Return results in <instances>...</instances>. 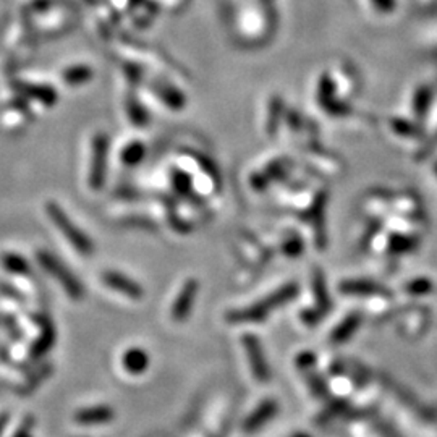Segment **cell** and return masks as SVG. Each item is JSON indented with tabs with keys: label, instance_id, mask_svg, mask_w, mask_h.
Wrapping results in <instances>:
<instances>
[{
	"label": "cell",
	"instance_id": "obj_3",
	"mask_svg": "<svg viewBox=\"0 0 437 437\" xmlns=\"http://www.w3.org/2000/svg\"><path fill=\"white\" fill-rule=\"evenodd\" d=\"M100 279L109 289L118 291V293L128 296L132 300H141V296L144 295L143 289L135 280L128 279L127 275L120 273H115V270H105Z\"/></svg>",
	"mask_w": 437,
	"mask_h": 437
},
{
	"label": "cell",
	"instance_id": "obj_4",
	"mask_svg": "<svg viewBox=\"0 0 437 437\" xmlns=\"http://www.w3.org/2000/svg\"><path fill=\"white\" fill-rule=\"evenodd\" d=\"M75 420L79 424H104L114 420V411L110 406L98 405V406H88V408L79 410L75 415Z\"/></svg>",
	"mask_w": 437,
	"mask_h": 437
},
{
	"label": "cell",
	"instance_id": "obj_10",
	"mask_svg": "<svg viewBox=\"0 0 437 437\" xmlns=\"http://www.w3.org/2000/svg\"><path fill=\"white\" fill-rule=\"evenodd\" d=\"M8 413H0V436H2V433L5 431V426H7L8 423Z\"/></svg>",
	"mask_w": 437,
	"mask_h": 437
},
{
	"label": "cell",
	"instance_id": "obj_1",
	"mask_svg": "<svg viewBox=\"0 0 437 437\" xmlns=\"http://www.w3.org/2000/svg\"><path fill=\"white\" fill-rule=\"evenodd\" d=\"M46 213L49 215V219L55 224V227L62 232L63 237L68 240V243L72 245L78 253H82L83 256H89L94 253L93 240H89L88 235L84 233L82 229L77 227V225L72 222V219H70L57 204L47 203Z\"/></svg>",
	"mask_w": 437,
	"mask_h": 437
},
{
	"label": "cell",
	"instance_id": "obj_9",
	"mask_svg": "<svg viewBox=\"0 0 437 437\" xmlns=\"http://www.w3.org/2000/svg\"><path fill=\"white\" fill-rule=\"evenodd\" d=\"M46 337H47V344H50V342L54 340V330H50V332H47L46 334ZM33 353L36 355V356H39V355H43L44 353V345H43V342H39V344H36L33 346Z\"/></svg>",
	"mask_w": 437,
	"mask_h": 437
},
{
	"label": "cell",
	"instance_id": "obj_5",
	"mask_svg": "<svg viewBox=\"0 0 437 437\" xmlns=\"http://www.w3.org/2000/svg\"><path fill=\"white\" fill-rule=\"evenodd\" d=\"M196 290H198V284L193 282V280H190V282L185 285V289L180 291L178 298L174 303V308H172V318L175 321H183L190 314Z\"/></svg>",
	"mask_w": 437,
	"mask_h": 437
},
{
	"label": "cell",
	"instance_id": "obj_2",
	"mask_svg": "<svg viewBox=\"0 0 437 437\" xmlns=\"http://www.w3.org/2000/svg\"><path fill=\"white\" fill-rule=\"evenodd\" d=\"M38 263L43 266V269L49 273L57 282L62 285V289L67 291L72 300H82L84 295V289L79 280L70 273L68 268L60 263L54 254L47 253V251H38L36 253Z\"/></svg>",
	"mask_w": 437,
	"mask_h": 437
},
{
	"label": "cell",
	"instance_id": "obj_8",
	"mask_svg": "<svg viewBox=\"0 0 437 437\" xmlns=\"http://www.w3.org/2000/svg\"><path fill=\"white\" fill-rule=\"evenodd\" d=\"M31 428H33V418H24L23 423L18 426V429L15 431L12 437H31Z\"/></svg>",
	"mask_w": 437,
	"mask_h": 437
},
{
	"label": "cell",
	"instance_id": "obj_6",
	"mask_svg": "<svg viewBox=\"0 0 437 437\" xmlns=\"http://www.w3.org/2000/svg\"><path fill=\"white\" fill-rule=\"evenodd\" d=\"M122 365L127 373L130 374H141L148 369L149 366V356L141 348H130L125 351Z\"/></svg>",
	"mask_w": 437,
	"mask_h": 437
},
{
	"label": "cell",
	"instance_id": "obj_7",
	"mask_svg": "<svg viewBox=\"0 0 437 437\" xmlns=\"http://www.w3.org/2000/svg\"><path fill=\"white\" fill-rule=\"evenodd\" d=\"M2 264L12 274H29V264L18 254H5L2 258Z\"/></svg>",
	"mask_w": 437,
	"mask_h": 437
}]
</instances>
